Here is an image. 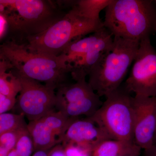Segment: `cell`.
I'll return each mask as SVG.
<instances>
[{
	"instance_id": "1",
	"label": "cell",
	"mask_w": 156,
	"mask_h": 156,
	"mask_svg": "<svg viewBox=\"0 0 156 156\" xmlns=\"http://www.w3.org/2000/svg\"><path fill=\"white\" fill-rule=\"evenodd\" d=\"M0 58L8 61L15 70L17 76L43 83L57 89L67 83L72 66L61 55L50 56L32 52L25 44L12 43L0 47Z\"/></svg>"
},
{
	"instance_id": "2",
	"label": "cell",
	"mask_w": 156,
	"mask_h": 156,
	"mask_svg": "<svg viewBox=\"0 0 156 156\" xmlns=\"http://www.w3.org/2000/svg\"><path fill=\"white\" fill-rule=\"evenodd\" d=\"M103 25L114 37L141 41L156 32V3L112 0L105 9Z\"/></svg>"
},
{
	"instance_id": "3",
	"label": "cell",
	"mask_w": 156,
	"mask_h": 156,
	"mask_svg": "<svg viewBox=\"0 0 156 156\" xmlns=\"http://www.w3.org/2000/svg\"><path fill=\"white\" fill-rule=\"evenodd\" d=\"M140 42L114 37L111 47L90 70L88 83L100 97H105L122 85Z\"/></svg>"
},
{
	"instance_id": "4",
	"label": "cell",
	"mask_w": 156,
	"mask_h": 156,
	"mask_svg": "<svg viewBox=\"0 0 156 156\" xmlns=\"http://www.w3.org/2000/svg\"><path fill=\"white\" fill-rule=\"evenodd\" d=\"M75 3L64 16L44 30L27 37V48L35 53L58 56L72 42L103 27V22H95L82 16Z\"/></svg>"
},
{
	"instance_id": "5",
	"label": "cell",
	"mask_w": 156,
	"mask_h": 156,
	"mask_svg": "<svg viewBox=\"0 0 156 156\" xmlns=\"http://www.w3.org/2000/svg\"><path fill=\"white\" fill-rule=\"evenodd\" d=\"M0 14L27 37L41 33L59 18L53 5L43 0H0Z\"/></svg>"
},
{
	"instance_id": "6",
	"label": "cell",
	"mask_w": 156,
	"mask_h": 156,
	"mask_svg": "<svg viewBox=\"0 0 156 156\" xmlns=\"http://www.w3.org/2000/svg\"><path fill=\"white\" fill-rule=\"evenodd\" d=\"M106 99L92 116L112 139L134 142L133 97L125 86L105 96Z\"/></svg>"
},
{
	"instance_id": "7",
	"label": "cell",
	"mask_w": 156,
	"mask_h": 156,
	"mask_svg": "<svg viewBox=\"0 0 156 156\" xmlns=\"http://www.w3.org/2000/svg\"><path fill=\"white\" fill-rule=\"evenodd\" d=\"M57 89V109L69 118L92 116L103 103L86 78L66 83Z\"/></svg>"
},
{
	"instance_id": "8",
	"label": "cell",
	"mask_w": 156,
	"mask_h": 156,
	"mask_svg": "<svg viewBox=\"0 0 156 156\" xmlns=\"http://www.w3.org/2000/svg\"><path fill=\"white\" fill-rule=\"evenodd\" d=\"M125 87L130 93L145 97L156 96V50L150 37L140 42Z\"/></svg>"
},
{
	"instance_id": "9",
	"label": "cell",
	"mask_w": 156,
	"mask_h": 156,
	"mask_svg": "<svg viewBox=\"0 0 156 156\" xmlns=\"http://www.w3.org/2000/svg\"><path fill=\"white\" fill-rule=\"evenodd\" d=\"M17 77L21 85L16 101L20 114L30 122L56 111L57 101L54 88L34 80Z\"/></svg>"
},
{
	"instance_id": "10",
	"label": "cell",
	"mask_w": 156,
	"mask_h": 156,
	"mask_svg": "<svg viewBox=\"0 0 156 156\" xmlns=\"http://www.w3.org/2000/svg\"><path fill=\"white\" fill-rule=\"evenodd\" d=\"M133 140L141 149L154 145L156 132V96L133 97Z\"/></svg>"
},
{
	"instance_id": "11",
	"label": "cell",
	"mask_w": 156,
	"mask_h": 156,
	"mask_svg": "<svg viewBox=\"0 0 156 156\" xmlns=\"http://www.w3.org/2000/svg\"><path fill=\"white\" fill-rule=\"evenodd\" d=\"M112 139L103 128L89 117L76 118L70 124L63 136L62 145L73 144L92 150L104 140Z\"/></svg>"
},
{
	"instance_id": "12",
	"label": "cell",
	"mask_w": 156,
	"mask_h": 156,
	"mask_svg": "<svg viewBox=\"0 0 156 156\" xmlns=\"http://www.w3.org/2000/svg\"><path fill=\"white\" fill-rule=\"evenodd\" d=\"M34 144V152L48 151L61 144L64 133L60 129L41 118L27 125Z\"/></svg>"
},
{
	"instance_id": "13",
	"label": "cell",
	"mask_w": 156,
	"mask_h": 156,
	"mask_svg": "<svg viewBox=\"0 0 156 156\" xmlns=\"http://www.w3.org/2000/svg\"><path fill=\"white\" fill-rule=\"evenodd\" d=\"M113 36L107 29L104 33L92 48L82 58L77 60L72 66L71 74L75 81L86 78L89 71L104 53L111 47Z\"/></svg>"
},
{
	"instance_id": "14",
	"label": "cell",
	"mask_w": 156,
	"mask_h": 156,
	"mask_svg": "<svg viewBox=\"0 0 156 156\" xmlns=\"http://www.w3.org/2000/svg\"><path fill=\"white\" fill-rule=\"evenodd\" d=\"M105 30L106 28L103 26L89 37L75 40L69 44L60 55L67 64H73L89 52Z\"/></svg>"
},
{
	"instance_id": "15",
	"label": "cell",
	"mask_w": 156,
	"mask_h": 156,
	"mask_svg": "<svg viewBox=\"0 0 156 156\" xmlns=\"http://www.w3.org/2000/svg\"><path fill=\"white\" fill-rule=\"evenodd\" d=\"M141 149L134 142L109 139L92 149L91 156H120L127 154H141Z\"/></svg>"
},
{
	"instance_id": "16",
	"label": "cell",
	"mask_w": 156,
	"mask_h": 156,
	"mask_svg": "<svg viewBox=\"0 0 156 156\" xmlns=\"http://www.w3.org/2000/svg\"><path fill=\"white\" fill-rule=\"evenodd\" d=\"M112 2V0H80L76 1L75 5L83 17L95 22L101 23V12Z\"/></svg>"
},
{
	"instance_id": "17",
	"label": "cell",
	"mask_w": 156,
	"mask_h": 156,
	"mask_svg": "<svg viewBox=\"0 0 156 156\" xmlns=\"http://www.w3.org/2000/svg\"><path fill=\"white\" fill-rule=\"evenodd\" d=\"M20 89V81L17 76L11 73H0V93L16 98Z\"/></svg>"
},
{
	"instance_id": "18",
	"label": "cell",
	"mask_w": 156,
	"mask_h": 156,
	"mask_svg": "<svg viewBox=\"0 0 156 156\" xmlns=\"http://www.w3.org/2000/svg\"><path fill=\"white\" fill-rule=\"evenodd\" d=\"M24 117L21 114L6 112L0 114V135L27 126Z\"/></svg>"
},
{
	"instance_id": "19",
	"label": "cell",
	"mask_w": 156,
	"mask_h": 156,
	"mask_svg": "<svg viewBox=\"0 0 156 156\" xmlns=\"http://www.w3.org/2000/svg\"><path fill=\"white\" fill-rule=\"evenodd\" d=\"M16 156H31L34 152L32 139L27 128L23 131L15 147Z\"/></svg>"
},
{
	"instance_id": "20",
	"label": "cell",
	"mask_w": 156,
	"mask_h": 156,
	"mask_svg": "<svg viewBox=\"0 0 156 156\" xmlns=\"http://www.w3.org/2000/svg\"><path fill=\"white\" fill-rule=\"evenodd\" d=\"M27 128V125L1 134L0 135V145L9 152L12 150L16 146L23 131Z\"/></svg>"
},
{
	"instance_id": "21",
	"label": "cell",
	"mask_w": 156,
	"mask_h": 156,
	"mask_svg": "<svg viewBox=\"0 0 156 156\" xmlns=\"http://www.w3.org/2000/svg\"><path fill=\"white\" fill-rule=\"evenodd\" d=\"M66 156H91L92 150L73 144L62 145Z\"/></svg>"
},
{
	"instance_id": "22",
	"label": "cell",
	"mask_w": 156,
	"mask_h": 156,
	"mask_svg": "<svg viewBox=\"0 0 156 156\" xmlns=\"http://www.w3.org/2000/svg\"><path fill=\"white\" fill-rule=\"evenodd\" d=\"M17 99L0 93V114L7 112L14 108Z\"/></svg>"
},
{
	"instance_id": "23",
	"label": "cell",
	"mask_w": 156,
	"mask_h": 156,
	"mask_svg": "<svg viewBox=\"0 0 156 156\" xmlns=\"http://www.w3.org/2000/svg\"><path fill=\"white\" fill-rule=\"evenodd\" d=\"M48 156H66L64 153L62 145H57L51 149L48 153Z\"/></svg>"
},
{
	"instance_id": "24",
	"label": "cell",
	"mask_w": 156,
	"mask_h": 156,
	"mask_svg": "<svg viewBox=\"0 0 156 156\" xmlns=\"http://www.w3.org/2000/svg\"><path fill=\"white\" fill-rule=\"evenodd\" d=\"M12 69L11 65L2 58H0V73L7 72L9 69Z\"/></svg>"
},
{
	"instance_id": "25",
	"label": "cell",
	"mask_w": 156,
	"mask_h": 156,
	"mask_svg": "<svg viewBox=\"0 0 156 156\" xmlns=\"http://www.w3.org/2000/svg\"><path fill=\"white\" fill-rule=\"evenodd\" d=\"M142 156H156V146H152L147 149L144 150Z\"/></svg>"
},
{
	"instance_id": "26",
	"label": "cell",
	"mask_w": 156,
	"mask_h": 156,
	"mask_svg": "<svg viewBox=\"0 0 156 156\" xmlns=\"http://www.w3.org/2000/svg\"><path fill=\"white\" fill-rule=\"evenodd\" d=\"M7 22L5 17L0 14V37L4 33L6 27L7 26Z\"/></svg>"
},
{
	"instance_id": "27",
	"label": "cell",
	"mask_w": 156,
	"mask_h": 156,
	"mask_svg": "<svg viewBox=\"0 0 156 156\" xmlns=\"http://www.w3.org/2000/svg\"><path fill=\"white\" fill-rule=\"evenodd\" d=\"M31 156H48V151H39L34 152Z\"/></svg>"
},
{
	"instance_id": "28",
	"label": "cell",
	"mask_w": 156,
	"mask_h": 156,
	"mask_svg": "<svg viewBox=\"0 0 156 156\" xmlns=\"http://www.w3.org/2000/svg\"><path fill=\"white\" fill-rule=\"evenodd\" d=\"M9 153L6 149L0 145V156H7Z\"/></svg>"
},
{
	"instance_id": "29",
	"label": "cell",
	"mask_w": 156,
	"mask_h": 156,
	"mask_svg": "<svg viewBox=\"0 0 156 156\" xmlns=\"http://www.w3.org/2000/svg\"><path fill=\"white\" fill-rule=\"evenodd\" d=\"M140 154H127L123 155L120 156H140Z\"/></svg>"
},
{
	"instance_id": "30",
	"label": "cell",
	"mask_w": 156,
	"mask_h": 156,
	"mask_svg": "<svg viewBox=\"0 0 156 156\" xmlns=\"http://www.w3.org/2000/svg\"><path fill=\"white\" fill-rule=\"evenodd\" d=\"M154 145L156 146V132L155 135L154 140Z\"/></svg>"
},
{
	"instance_id": "31",
	"label": "cell",
	"mask_w": 156,
	"mask_h": 156,
	"mask_svg": "<svg viewBox=\"0 0 156 156\" xmlns=\"http://www.w3.org/2000/svg\"><path fill=\"white\" fill-rule=\"evenodd\" d=\"M154 2H155L156 4V0H155V1H154Z\"/></svg>"
}]
</instances>
